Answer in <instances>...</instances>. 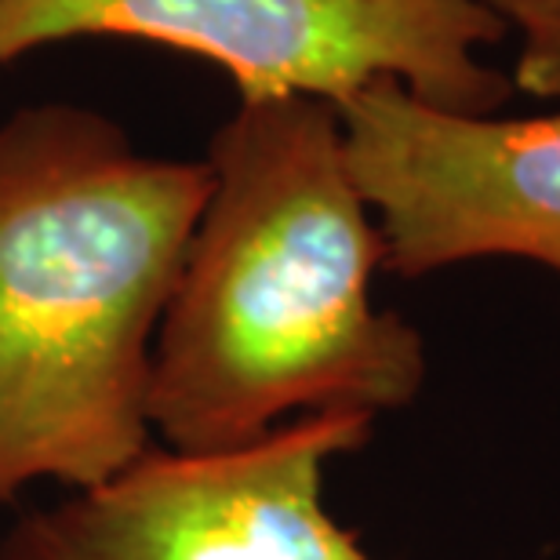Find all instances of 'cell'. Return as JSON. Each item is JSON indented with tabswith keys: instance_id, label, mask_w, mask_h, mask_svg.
I'll list each match as a JSON object with an SVG mask.
<instances>
[{
	"instance_id": "cell-1",
	"label": "cell",
	"mask_w": 560,
	"mask_h": 560,
	"mask_svg": "<svg viewBox=\"0 0 560 560\" xmlns=\"http://www.w3.org/2000/svg\"><path fill=\"white\" fill-rule=\"evenodd\" d=\"M208 167V205L153 346V433L205 455L299 416L411 405L425 350L372 299L386 248L335 106L237 103Z\"/></svg>"
},
{
	"instance_id": "cell-2",
	"label": "cell",
	"mask_w": 560,
	"mask_h": 560,
	"mask_svg": "<svg viewBox=\"0 0 560 560\" xmlns=\"http://www.w3.org/2000/svg\"><path fill=\"white\" fill-rule=\"evenodd\" d=\"M208 194V161L139 153L95 109L0 125V502L153 447V346Z\"/></svg>"
},
{
	"instance_id": "cell-3",
	"label": "cell",
	"mask_w": 560,
	"mask_h": 560,
	"mask_svg": "<svg viewBox=\"0 0 560 560\" xmlns=\"http://www.w3.org/2000/svg\"><path fill=\"white\" fill-rule=\"evenodd\" d=\"M81 37L194 55L237 84V103L339 106L400 84L455 114H495L513 88L485 62L506 37L485 0H0V66Z\"/></svg>"
},
{
	"instance_id": "cell-4",
	"label": "cell",
	"mask_w": 560,
	"mask_h": 560,
	"mask_svg": "<svg viewBox=\"0 0 560 560\" xmlns=\"http://www.w3.org/2000/svg\"><path fill=\"white\" fill-rule=\"evenodd\" d=\"M320 411L226 452L150 447L106 485L22 517L0 560H375L324 506V469L372 436Z\"/></svg>"
},
{
	"instance_id": "cell-5",
	"label": "cell",
	"mask_w": 560,
	"mask_h": 560,
	"mask_svg": "<svg viewBox=\"0 0 560 560\" xmlns=\"http://www.w3.org/2000/svg\"><path fill=\"white\" fill-rule=\"evenodd\" d=\"M386 270L425 277L477 259H528L560 277V109L455 114L400 84L335 106Z\"/></svg>"
},
{
	"instance_id": "cell-6",
	"label": "cell",
	"mask_w": 560,
	"mask_h": 560,
	"mask_svg": "<svg viewBox=\"0 0 560 560\" xmlns=\"http://www.w3.org/2000/svg\"><path fill=\"white\" fill-rule=\"evenodd\" d=\"M517 37L510 84L535 98H560V0H485Z\"/></svg>"
}]
</instances>
